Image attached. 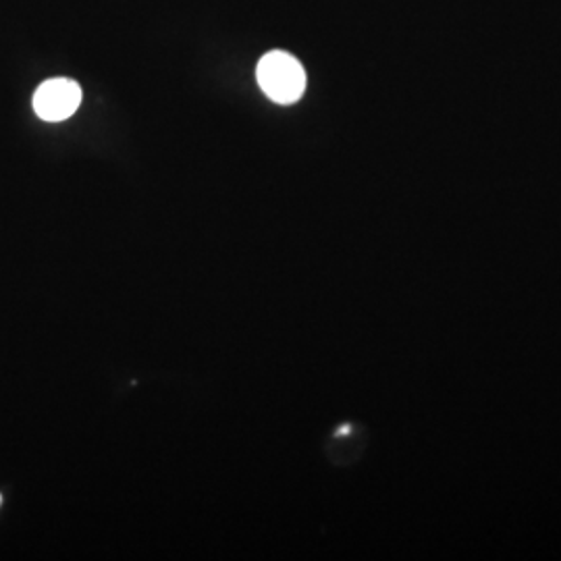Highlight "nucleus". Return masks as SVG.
I'll return each mask as SVG.
<instances>
[{
    "label": "nucleus",
    "mask_w": 561,
    "mask_h": 561,
    "mask_svg": "<svg viewBox=\"0 0 561 561\" xmlns=\"http://www.w3.org/2000/svg\"><path fill=\"white\" fill-rule=\"evenodd\" d=\"M256 80L262 92L279 104L300 101L306 90V73L300 60L283 50H273L262 57L256 67Z\"/></svg>",
    "instance_id": "nucleus-1"
},
{
    "label": "nucleus",
    "mask_w": 561,
    "mask_h": 561,
    "mask_svg": "<svg viewBox=\"0 0 561 561\" xmlns=\"http://www.w3.org/2000/svg\"><path fill=\"white\" fill-rule=\"evenodd\" d=\"M81 102V88L71 80H48L34 94V111L44 121L69 119Z\"/></svg>",
    "instance_id": "nucleus-2"
}]
</instances>
